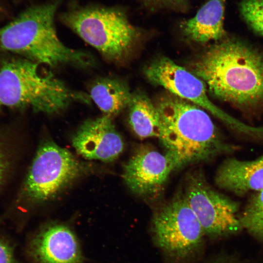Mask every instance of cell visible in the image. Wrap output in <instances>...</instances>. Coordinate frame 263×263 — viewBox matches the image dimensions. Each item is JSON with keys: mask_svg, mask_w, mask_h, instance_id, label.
I'll list each match as a JSON object with an SVG mask.
<instances>
[{"mask_svg": "<svg viewBox=\"0 0 263 263\" xmlns=\"http://www.w3.org/2000/svg\"><path fill=\"white\" fill-rule=\"evenodd\" d=\"M73 147L88 160L110 162L122 152L124 143L111 117L103 115L84 121L72 137Z\"/></svg>", "mask_w": 263, "mask_h": 263, "instance_id": "12", "label": "cell"}, {"mask_svg": "<svg viewBox=\"0 0 263 263\" xmlns=\"http://www.w3.org/2000/svg\"><path fill=\"white\" fill-rule=\"evenodd\" d=\"M174 169L172 161L165 153L142 146L124 164L122 177L132 192L150 197L162 190Z\"/></svg>", "mask_w": 263, "mask_h": 263, "instance_id": "10", "label": "cell"}, {"mask_svg": "<svg viewBox=\"0 0 263 263\" xmlns=\"http://www.w3.org/2000/svg\"><path fill=\"white\" fill-rule=\"evenodd\" d=\"M132 94L122 81L104 77L96 79L90 90V97L103 113L111 117L128 107Z\"/></svg>", "mask_w": 263, "mask_h": 263, "instance_id": "15", "label": "cell"}, {"mask_svg": "<svg viewBox=\"0 0 263 263\" xmlns=\"http://www.w3.org/2000/svg\"><path fill=\"white\" fill-rule=\"evenodd\" d=\"M144 72L151 83L161 86L175 96L205 109L234 131L247 136L253 133V126L230 116L209 99L207 85L201 79L169 58L158 57L147 65Z\"/></svg>", "mask_w": 263, "mask_h": 263, "instance_id": "9", "label": "cell"}, {"mask_svg": "<svg viewBox=\"0 0 263 263\" xmlns=\"http://www.w3.org/2000/svg\"><path fill=\"white\" fill-rule=\"evenodd\" d=\"M215 183L237 195L263 189V155L252 160L226 159L218 169Z\"/></svg>", "mask_w": 263, "mask_h": 263, "instance_id": "13", "label": "cell"}, {"mask_svg": "<svg viewBox=\"0 0 263 263\" xmlns=\"http://www.w3.org/2000/svg\"><path fill=\"white\" fill-rule=\"evenodd\" d=\"M242 228L263 241V189L254 193L240 215Z\"/></svg>", "mask_w": 263, "mask_h": 263, "instance_id": "17", "label": "cell"}, {"mask_svg": "<svg viewBox=\"0 0 263 263\" xmlns=\"http://www.w3.org/2000/svg\"><path fill=\"white\" fill-rule=\"evenodd\" d=\"M215 263H239L236 261V260L231 259L230 260H227L226 261H220Z\"/></svg>", "mask_w": 263, "mask_h": 263, "instance_id": "22", "label": "cell"}, {"mask_svg": "<svg viewBox=\"0 0 263 263\" xmlns=\"http://www.w3.org/2000/svg\"><path fill=\"white\" fill-rule=\"evenodd\" d=\"M129 107V123L134 133L140 138H159L161 123L156 106L142 94L132 95Z\"/></svg>", "mask_w": 263, "mask_h": 263, "instance_id": "16", "label": "cell"}, {"mask_svg": "<svg viewBox=\"0 0 263 263\" xmlns=\"http://www.w3.org/2000/svg\"><path fill=\"white\" fill-rule=\"evenodd\" d=\"M57 1L31 6L0 28V49L38 64L56 67L94 64L90 54L68 47L59 39L54 24Z\"/></svg>", "mask_w": 263, "mask_h": 263, "instance_id": "3", "label": "cell"}, {"mask_svg": "<svg viewBox=\"0 0 263 263\" xmlns=\"http://www.w3.org/2000/svg\"><path fill=\"white\" fill-rule=\"evenodd\" d=\"M38 63L24 57L7 60L0 67V105L31 108L47 114L59 113L76 101L90 103L89 95L74 91Z\"/></svg>", "mask_w": 263, "mask_h": 263, "instance_id": "4", "label": "cell"}, {"mask_svg": "<svg viewBox=\"0 0 263 263\" xmlns=\"http://www.w3.org/2000/svg\"><path fill=\"white\" fill-rule=\"evenodd\" d=\"M152 228L157 246L169 254L180 258L195 250L205 234L183 194L177 195L156 211Z\"/></svg>", "mask_w": 263, "mask_h": 263, "instance_id": "8", "label": "cell"}, {"mask_svg": "<svg viewBox=\"0 0 263 263\" xmlns=\"http://www.w3.org/2000/svg\"><path fill=\"white\" fill-rule=\"evenodd\" d=\"M226 0H208L192 18L180 24L184 36L197 43L222 39L225 35L224 27Z\"/></svg>", "mask_w": 263, "mask_h": 263, "instance_id": "14", "label": "cell"}, {"mask_svg": "<svg viewBox=\"0 0 263 263\" xmlns=\"http://www.w3.org/2000/svg\"><path fill=\"white\" fill-rule=\"evenodd\" d=\"M141 5L147 9L155 11L163 9L176 11L186 10L188 0H139Z\"/></svg>", "mask_w": 263, "mask_h": 263, "instance_id": "19", "label": "cell"}, {"mask_svg": "<svg viewBox=\"0 0 263 263\" xmlns=\"http://www.w3.org/2000/svg\"><path fill=\"white\" fill-rule=\"evenodd\" d=\"M27 252L35 263H82L78 239L68 225L51 223L30 239Z\"/></svg>", "mask_w": 263, "mask_h": 263, "instance_id": "11", "label": "cell"}, {"mask_svg": "<svg viewBox=\"0 0 263 263\" xmlns=\"http://www.w3.org/2000/svg\"><path fill=\"white\" fill-rule=\"evenodd\" d=\"M92 170V165L79 161L53 140L45 139L39 146L26 175L20 197L31 205L45 203Z\"/></svg>", "mask_w": 263, "mask_h": 263, "instance_id": "6", "label": "cell"}, {"mask_svg": "<svg viewBox=\"0 0 263 263\" xmlns=\"http://www.w3.org/2000/svg\"><path fill=\"white\" fill-rule=\"evenodd\" d=\"M183 194L208 236H229L243 228L239 203L213 189L201 172L188 175Z\"/></svg>", "mask_w": 263, "mask_h": 263, "instance_id": "7", "label": "cell"}, {"mask_svg": "<svg viewBox=\"0 0 263 263\" xmlns=\"http://www.w3.org/2000/svg\"><path fill=\"white\" fill-rule=\"evenodd\" d=\"M239 7L240 13L248 26L263 36V0H243Z\"/></svg>", "mask_w": 263, "mask_h": 263, "instance_id": "18", "label": "cell"}, {"mask_svg": "<svg viewBox=\"0 0 263 263\" xmlns=\"http://www.w3.org/2000/svg\"><path fill=\"white\" fill-rule=\"evenodd\" d=\"M0 263H19L16 258L13 247L4 238L0 236Z\"/></svg>", "mask_w": 263, "mask_h": 263, "instance_id": "20", "label": "cell"}, {"mask_svg": "<svg viewBox=\"0 0 263 263\" xmlns=\"http://www.w3.org/2000/svg\"><path fill=\"white\" fill-rule=\"evenodd\" d=\"M61 21L107 60L118 62L131 52L140 32L114 7L89 6L62 14Z\"/></svg>", "mask_w": 263, "mask_h": 263, "instance_id": "5", "label": "cell"}, {"mask_svg": "<svg viewBox=\"0 0 263 263\" xmlns=\"http://www.w3.org/2000/svg\"><path fill=\"white\" fill-rule=\"evenodd\" d=\"M191 70L217 98L242 108L263 106V55L243 42L227 39L213 45Z\"/></svg>", "mask_w": 263, "mask_h": 263, "instance_id": "1", "label": "cell"}, {"mask_svg": "<svg viewBox=\"0 0 263 263\" xmlns=\"http://www.w3.org/2000/svg\"><path fill=\"white\" fill-rule=\"evenodd\" d=\"M10 159L5 144L0 139V187L2 185L8 173Z\"/></svg>", "mask_w": 263, "mask_h": 263, "instance_id": "21", "label": "cell"}, {"mask_svg": "<svg viewBox=\"0 0 263 263\" xmlns=\"http://www.w3.org/2000/svg\"><path fill=\"white\" fill-rule=\"evenodd\" d=\"M156 107L161 123L159 139L174 169L239 150L196 105L174 95L163 98Z\"/></svg>", "mask_w": 263, "mask_h": 263, "instance_id": "2", "label": "cell"}, {"mask_svg": "<svg viewBox=\"0 0 263 263\" xmlns=\"http://www.w3.org/2000/svg\"><path fill=\"white\" fill-rule=\"evenodd\" d=\"M1 107V106L0 105V109Z\"/></svg>", "mask_w": 263, "mask_h": 263, "instance_id": "23", "label": "cell"}]
</instances>
